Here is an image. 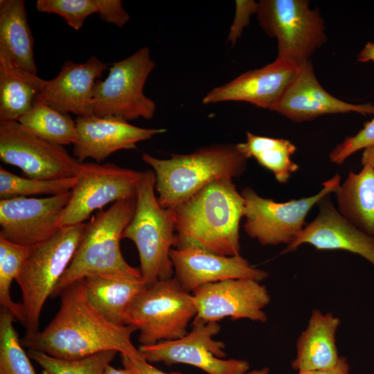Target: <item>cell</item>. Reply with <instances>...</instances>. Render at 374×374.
I'll return each instance as SVG.
<instances>
[{"label":"cell","instance_id":"cell-1","mask_svg":"<svg viewBox=\"0 0 374 374\" xmlns=\"http://www.w3.org/2000/svg\"><path fill=\"white\" fill-rule=\"evenodd\" d=\"M60 296V308L54 318L43 330L26 332L20 339L23 347L64 359L116 350L132 360H145L131 340L136 328L113 324L102 317L88 301L83 279Z\"/></svg>","mask_w":374,"mask_h":374},{"label":"cell","instance_id":"cell-2","mask_svg":"<svg viewBox=\"0 0 374 374\" xmlns=\"http://www.w3.org/2000/svg\"><path fill=\"white\" fill-rule=\"evenodd\" d=\"M172 208L176 247L193 244L221 256L240 254L244 200L232 179L215 180Z\"/></svg>","mask_w":374,"mask_h":374},{"label":"cell","instance_id":"cell-3","mask_svg":"<svg viewBox=\"0 0 374 374\" xmlns=\"http://www.w3.org/2000/svg\"><path fill=\"white\" fill-rule=\"evenodd\" d=\"M142 159L155 173L157 199L163 208H174L215 180L240 176L247 166V159L231 144L212 145L164 159L143 153Z\"/></svg>","mask_w":374,"mask_h":374},{"label":"cell","instance_id":"cell-4","mask_svg":"<svg viewBox=\"0 0 374 374\" xmlns=\"http://www.w3.org/2000/svg\"><path fill=\"white\" fill-rule=\"evenodd\" d=\"M135 206L136 197L117 201L86 223L75 255L51 297L60 296L69 285L91 276L141 277L140 269L126 262L120 247Z\"/></svg>","mask_w":374,"mask_h":374},{"label":"cell","instance_id":"cell-5","mask_svg":"<svg viewBox=\"0 0 374 374\" xmlns=\"http://www.w3.org/2000/svg\"><path fill=\"white\" fill-rule=\"evenodd\" d=\"M155 184L154 172L143 171L136 188L135 211L122 235V239L132 240L136 247L146 285L172 277L170 253L177 244L173 208L160 205L154 193Z\"/></svg>","mask_w":374,"mask_h":374},{"label":"cell","instance_id":"cell-6","mask_svg":"<svg viewBox=\"0 0 374 374\" xmlns=\"http://www.w3.org/2000/svg\"><path fill=\"white\" fill-rule=\"evenodd\" d=\"M86 223L60 228L51 238L32 247L16 282L22 294L26 332L38 331L41 312L78 247Z\"/></svg>","mask_w":374,"mask_h":374},{"label":"cell","instance_id":"cell-7","mask_svg":"<svg viewBox=\"0 0 374 374\" xmlns=\"http://www.w3.org/2000/svg\"><path fill=\"white\" fill-rule=\"evenodd\" d=\"M196 314L193 294L172 277L138 294L125 311L124 322L139 331L141 345H151L184 337Z\"/></svg>","mask_w":374,"mask_h":374},{"label":"cell","instance_id":"cell-8","mask_svg":"<svg viewBox=\"0 0 374 374\" xmlns=\"http://www.w3.org/2000/svg\"><path fill=\"white\" fill-rule=\"evenodd\" d=\"M155 66L147 46L112 63L107 78L94 84L93 114L125 121L152 118L156 105L144 94L143 88Z\"/></svg>","mask_w":374,"mask_h":374},{"label":"cell","instance_id":"cell-9","mask_svg":"<svg viewBox=\"0 0 374 374\" xmlns=\"http://www.w3.org/2000/svg\"><path fill=\"white\" fill-rule=\"evenodd\" d=\"M257 17L260 26L278 42L277 58L300 66L326 41L323 20L305 0H261Z\"/></svg>","mask_w":374,"mask_h":374},{"label":"cell","instance_id":"cell-10","mask_svg":"<svg viewBox=\"0 0 374 374\" xmlns=\"http://www.w3.org/2000/svg\"><path fill=\"white\" fill-rule=\"evenodd\" d=\"M340 184L341 177L337 174L325 181L317 194L286 202L264 198L251 187H246L241 191L244 200V231L262 245L287 246L304 228L312 208L325 196L335 193Z\"/></svg>","mask_w":374,"mask_h":374},{"label":"cell","instance_id":"cell-11","mask_svg":"<svg viewBox=\"0 0 374 374\" xmlns=\"http://www.w3.org/2000/svg\"><path fill=\"white\" fill-rule=\"evenodd\" d=\"M142 173L111 163L80 162L60 227L84 223L94 211L112 202L135 197Z\"/></svg>","mask_w":374,"mask_h":374},{"label":"cell","instance_id":"cell-12","mask_svg":"<svg viewBox=\"0 0 374 374\" xmlns=\"http://www.w3.org/2000/svg\"><path fill=\"white\" fill-rule=\"evenodd\" d=\"M220 330L217 322L194 319L192 330L184 337L141 345L139 350L148 362H163L168 366L186 364L197 367L208 374H244L250 365L244 359H229L225 344L213 339Z\"/></svg>","mask_w":374,"mask_h":374},{"label":"cell","instance_id":"cell-13","mask_svg":"<svg viewBox=\"0 0 374 374\" xmlns=\"http://www.w3.org/2000/svg\"><path fill=\"white\" fill-rule=\"evenodd\" d=\"M0 159L39 179L74 177L80 163L64 146L37 137L18 121H0Z\"/></svg>","mask_w":374,"mask_h":374},{"label":"cell","instance_id":"cell-14","mask_svg":"<svg viewBox=\"0 0 374 374\" xmlns=\"http://www.w3.org/2000/svg\"><path fill=\"white\" fill-rule=\"evenodd\" d=\"M197 309L194 319L217 322L247 319L265 323L263 309L271 298L266 287L251 278H233L202 285L193 292Z\"/></svg>","mask_w":374,"mask_h":374},{"label":"cell","instance_id":"cell-15","mask_svg":"<svg viewBox=\"0 0 374 374\" xmlns=\"http://www.w3.org/2000/svg\"><path fill=\"white\" fill-rule=\"evenodd\" d=\"M71 191L47 197H15L0 200V237L35 247L60 229V219Z\"/></svg>","mask_w":374,"mask_h":374},{"label":"cell","instance_id":"cell-16","mask_svg":"<svg viewBox=\"0 0 374 374\" xmlns=\"http://www.w3.org/2000/svg\"><path fill=\"white\" fill-rule=\"evenodd\" d=\"M175 278L186 291L221 280L233 278L265 280L268 274L253 267L240 254L225 256L189 244L172 249Z\"/></svg>","mask_w":374,"mask_h":374},{"label":"cell","instance_id":"cell-17","mask_svg":"<svg viewBox=\"0 0 374 374\" xmlns=\"http://www.w3.org/2000/svg\"><path fill=\"white\" fill-rule=\"evenodd\" d=\"M319 213L306 224L281 253L294 251L303 244L319 250H344L361 256L374 265V237L363 232L347 220L335 208L330 195L317 204Z\"/></svg>","mask_w":374,"mask_h":374},{"label":"cell","instance_id":"cell-18","mask_svg":"<svg viewBox=\"0 0 374 374\" xmlns=\"http://www.w3.org/2000/svg\"><path fill=\"white\" fill-rule=\"evenodd\" d=\"M294 122L313 120L326 114L357 112L374 114L371 104H352L330 95L319 83L310 60L297 72L271 109Z\"/></svg>","mask_w":374,"mask_h":374},{"label":"cell","instance_id":"cell-19","mask_svg":"<svg viewBox=\"0 0 374 374\" xmlns=\"http://www.w3.org/2000/svg\"><path fill=\"white\" fill-rule=\"evenodd\" d=\"M77 136L73 156L80 162L87 158L100 163L121 150L136 148L141 141L163 133L165 129L143 128L116 118L96 115L75 119Z\"/></svg>","mask_w":374,"mask_h":374},{"label":"cell","instance_id":"cell-20","mask_svg":"<svg viewBox=\"0 0 374 374\" xmlns=\"http://www.w3.org/2000/svg\"><path fill=\"white\" fill-rule=\"evenodd\" d=\"M299 66L277 58L260 69L248 71L213 88L202 98L204 105L242 101L272 109L294 78Z\"/></svg>","mask_w":374,"mask_h":374},{"label":"cell","instance_id":"cell-21","mask_svg":"<svg viewBox=\"0 0 374 374\" xmlns=\"http://www.w3.org/2000/svg\"><path fill=\"white\" fill-rule=\"evenodd\" d=\"M107 65L95 56L84 63L66 61L53 79L46 80L38 100L64 114L93 115V87Z\"/></svg>","mask_w":374,"mask_h":374},{"label":"cell","instance_id":"cell-22","mask_svg":"<svg viewBox=\"0 0 374 374\" xmlns=\"http://www.w3.org/2000/svg\"><path fill=\"white\" fill-rule=\"evenodd\" d=\"M340 323V319L332 313L314 309L307 328L297 339L292 368L300 371L334 366L339 358L335 335Z\"/></svg>","mask_w":374,"mask_h":374},{"label":"cell","instance_id":"cell-23","mask_svg":"<svg viewBox=\"0 0 374 374\" xmlns=\"http://www.w3.org/2000/svg\"><path fill=\"white\" fill-rule=\"evenodd\" d=\"M46 82L0 51V121H18L38 100Z\"/></svg>","mask_w":374,"mask_h":374},{"label":"cell","instance_id":"cell-24","mask_svg":"<svg viewBox=\"0 0 374 374\" xmlns=\"http://www.w3.org/2000/svg\"><path fill=\"white\" fill-rule=\"evenodd\" d=\"M83 280L89 303L102 317L117 326H125L128 305L147 286L142 277L94 275Z\"/></svg>","mask_w":374,"mask_h":374},{"label":"cell","instance_id":"cell-25","mask_svg":"<svg viewBox=\"0 0 374 374\" xmlns=\"http://www.w3.org/2000/svg\"><path fill=\"white\" fill-rule=\"evenodd\" d=\"M33 38L24 0L0 1V51L17 66L37 75Z\"/></svg>","mask_w":374,"mask_h":374},{"label":"cell","instance_id":"cell-26","mask_svg":"<svg viewBox=\"0 0 374 374\" xmlns=\"http://www.w3.org/2000/svg\"><path fill=\"white\" fill-rule=\"evenodd\" d=\"M337 210L354 226L374 237V167L350 172L334 193Z\"/></svg>","mask_w":374,"mask_h":374},{"label":"cell","instance_id":"cell-27","mask_svg":"<svg viewBox=\"0 0 374 374\" xmlns=\"http://www.w3.org/2000/svg\"><path fill=\"white\" fill-rule=\"evenodd\" d=\"M244 143L236 144L240 153L245 158H255L258 163L271 171L281 184L288 181L299 166L290 159L296 146L289 140L262 136L247 132Z\"/></svg>","mask_w":374,"mask_h":374},{"label":"cell","instance_id":"cell-28","mask_svg":"<svg viewBox=\"0 0 374 374\" xmlns=\"http://www.w3.org/2000/svg\"><path fill=\"white\" fill-rule=\"evenodd\" d=\"M18 122L34 135L51 143L64 146L73 144L76 139L75 121L69 114L39 101Z\"/></svg>","mask_w":374,"mask_h":374},{"label":"cell","instance_id":"cell-29","mask_svg":"<svg viewBox=\"0 0 374 374\" xmlns=\"http://www.w3.org/2000/svg\"><path fill=\"white\" fill-rule=\"evenodd\" d=\"M32 247L21 245L0 237V303L22 324L23 307L10 296L12 282L17 278Z\"/></svg>","mask_w":374,"mask_h":374},{"label":"cell","instance_id":"cell-30","mask_svg":"<svg viewBox=\"0 0 374 374\" xmlns=\"http://www.w3.org/2000/svg\"><path fill=\"white\" fill-rule=\"evenodd\" d=\"M75 177L39 179L20 177L0 167L1 199L29 195H57L71 191Z\"/></svg>","mask_w":374,"mask_h":374},{"label":"cell","instance_id":"cell-31","mask_svg":"<svg viewBox=\"0 0 374 374\" xmlns=\"http://www.w3.org/2000/svg\"><path fill=\"white\" fill-rule=\"evenodd\" d=\"M17 320L8 310L0 313V374H36L14 327Z\"/></svg>","mask_w":374,"mask_h":374},{"label":"cell","instance_id":"cell-32","mask_svg":"<svg viewBox=\"0 0 374 374\" xmlns=\"http://www.w3.org/2000/svg\"><path fill=\"white\" fill-rule=\"evenodd\" d=\"M118 352L105 350L80 359H64L28 350V355L50 374H104Z\"/></svg>","mask_w":374,"mask_h":374},{"label":"cell","instance_id":"cell-33","mask_svg":"<svg viewBox=\"0 0 374 374\" xmlns=\"http://www.w3.org/2000/svg\"><path fill=\"white\" fill-rule=\"evenodd\" d=\"M35 8L40 12L61 16L75 30L89 15L98 12L94 0H37Z\"/></svg>","mask_w":374,"mask_h":374},{"label":"cell","instance_id":"cell-34","mask_svg":"<svg viewBox=\"0 0 374 374\" xmlns=\"http://www.w3.org/2000/svg\"><path fill=\"white\" fill-rule=\"evenodd\" d=\"M374 145V118L366 123L356 134L346 137L330 153V161L340 165L358 150Z\"/></svg>","mask_w":374,"mask_h":374},{"label":"cell","instance_id":"cell-35","mask_svg":"<svg viewBox=\"0 0 374 374\" xmlns=\"http://www.w3.org/2000/svg\"><path fill=\"white\" fill-rule=\"evenodd\" d=\"M258 3L252 0L235 1V13L230 27L227 41L233 45L240 37L244 28L249 23L250 17L256 13Z\"/></svg>","mask_w":374,"mask_h":374},{"label":"cell","instance_id":"cell-36","mask_svg":"<svg viewBox=\"0 0 374 374\" xmlns=\"http://www.w3.org/2000/svg\"><path fill=\"white\" fill-rule=\"evenodd\" d=\"M101 20L119 28L124 26L130 16L123 8L121 0H94Z\"/></svg>","mask_w":374,"mask_h":374},{"label":"cell","instance_id":"cell-37","mask_svg":"<svg viewBox=\"0 0 374 374\" xmlns=\"http://www.w3.org/2000/svg\"><path fill=\"white\" fill-rule=\"evenodd\" d=\"M121 357L124 368L134 374H182L177 372L166 373L154 367L145 360H132L124 355H121Z\"/></svg>","mask_w":374,"mask_h":374},{"label":"cell","instance_id":"cell-38","mask_svg":"<svg viewBox=\"0 0 374 374\" xmlns=\"http://www.w3.org/2000/svg\"><path fill=\"white\" fill-rule=\"evenodd\" d=\"M298 374H350V365L345 357L339 356L337 363L332 367L300 371Z\"/></svg>","mask_w":374,"mask_h":374},{"label":"cell","instance_id":"cell-39","mask_svg":"<svg viewBox=\"0 0 374 374\" xmlns=\"http://www.w3.org/2000/svg\"><path fill=\"white\" fill-rule=\"evenodd\" d=\"M357 60L362 62H374V43L368 42L359 53Z\"/></svg>","mask_w":374,"mask_h":374},{"label":"cell","instance_id":"cell-40","mask_svg":"<svg viewBox=\"0 0 374 374\" xmlns=\"http://www.w3.org/2000/svg\"><path fill=\"white\" fill-rule=\"evenodd\" d=\"M361 163L364 166H374V145L364 150L362 153Z\"/></svg>","mask_w":374,"mask_h":374},{"label":"cell","instance_id":"cell-41","mask_svg":"<svg viewBox=\"0 0 374 374\" xmlns=\"http://www.w3.org/2000/svg\"><path fill=\"white\" fill-rule=\"evenodd\" d=\"M104 374H134V373L125 368L123 369L116 368L109 364L107 366Z\"/></svg>","mask_w":374,"mask_h":374},{"label":"cell","instance_id":"cell-42","mask_svg":"<svg viewBox=\"0 0 374 374\" xmlns=\"http://www.w3.org/2000/svg\"><path fill=\"white\" fill-rule=\"evenodd\" d=\"M269 369L268 367H263L260 369H254L250 371H247L244 374H269Z\"/></svg>","mask_w":374,"mask_h":374},{"label":"cell","instance_id":"cell-43","mask_svg":"<svg viewBox=\"0 0 374 374\" xmlns=\"http://www.w3.org/2000/svg\"><path fill=\"white\" fill-rule=\"evenodd\" d=\"M41 374H50V373H49L48 372H47L46 371L43 370V371H42V373H41Z\"/></svg>","mask_w":374,"mask_h":374},{"label":"cell","instance_id":"cell-44","mask_svg":"<svg viewBox=\"0 0 374 374\" xmlns=\"http://www.w3.org/2000/svg\"><path fill=\"white\" fill-rule=\"evenodd\" d=\"M373 167H374V166Z\"/></svg>","mask_w":374,"mask_h":374}]
</instances>
